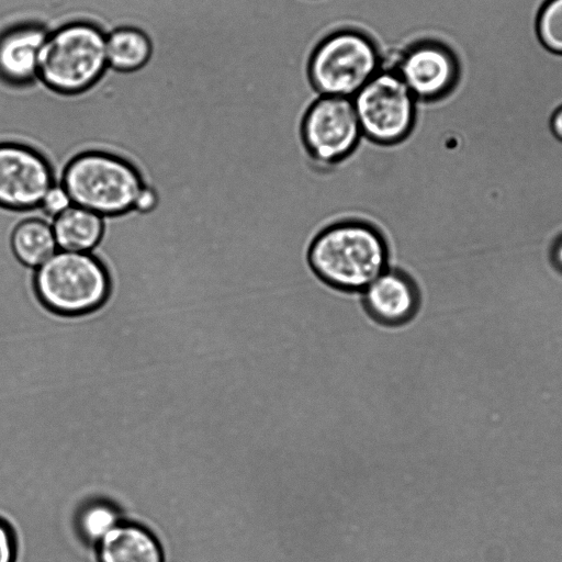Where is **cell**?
<instances>
[{
	"label": "cell",
	"instance_id": "1",
	"mask_svg": "<svg viewBox=\"0 0 562 562\" xmlns=\"http://www.w3.org/2000/svg\"><path fill=\"white\" fill-rule=\"evenodd\" d=\"M540 0H506L469 65L439 166L438 209L465 227L517 212L561 148L562 54L538 34Z\"/></svg>",
	"mask_w": 562,
	"mask_h": 562
},
{
	"label": "cell",
	"instance_id": "2",
	"mask_svg": "<svg viewBox=\"0 0 562 562\" xmlns=\"http://www.w3.org/2000/svg\"><path fill=\"white\" fill-rule=\"evenodd\" d=\"M313 273L329 288L361 293L387 269L391 250L383 232L362 218H344L323 227L306 251Z\"/></svg>",
	"mask_w": 562,
	"mask_h": 562
},
{
	"label": "cell",
	"instance_id": "3",
	"mask_svg": "<svg viewBox=\"0 0 562 562\" xmlns=\"http://www.w3.org/2000/svg\"><path fill=\"white\" fill-rule=\"evenodd\" d=\"M60 184L72 204L101 216L132 210L144 187L132 165L103 151H88L74 158Z\"/></svg>",
	"mask_w": 562,
	"mask_h": 562
},
{
	"label": "cell",
	"instance_id": "4",
	"mask_svg": "<svg viewBox=\"0 0 562 562\" xmlns=\"http://www.w3.org/2000/svg\"><path fill=\"white\" fill-rule=\"evenodd\" d=\"M106 67V36L91 24L75 22L48 35L38 78L54 91L78 93L93 86Z\"/></svg>",
	"mask_w": 562,
	"mask_h": 562
},
{
	"label": "cell",
	"instance_id": "5",
	"mask_svg": "<svg viewBox=\"0 0 562 562\" xmlns=\"http://www.w3.org/2000/svg\"><path fill=\"white\" fill-rule=\"evenodd\" d=\"M37 296L60 315H81L105 301L110 282L100 261L90 252L58 249L35 269Z\"/></svg>",
	"mask_w": 562,
	"mask_h": 562
},
{
	"label": "cell",
	"instance_id": "6",
	"mask_svg": "<svg viewBox=\"0 0 562 562\" xmlns=\"http://www.w3.org/2000/svg\"><path fill=\"white\" fill-rule=\"evenodd\" d=\"M362 137L380 147L405 143L415 125L416 98L401 77L379 71L352 98Z\"/></svg>",
	"mask_w": 562,
	"mask_h": 562
},
{
	"label": "cell",
	"instance_id": "7",
	"mask_svg": "<svg viewBox=\"0 0 562 562\" xmlns=\"http://www.w3.org/2000/svg\"><path fill=\"white\" fill-rule=\"evenodd\" d=\"M379 71L380 59L372 42L349 30L327 36L310 61L312 83L322 97L352 99Z\"/></svg>",
	"mask_w": 562,
	"mask_h": 562
},
{
	"label": "cell",
	"instance_id": "8",
	"mask_svg": "<svg viewBox=\"0 0 562 562\" xmlns=\"http://www.w3.org/2000/svg\"><path fill=\"white\" fill-rule=\"evenodd\" d=\"M362 133L351 98L323 95L304 114L299 142L321 169L348 159L362 143Z\"/></svg>",
	"mask_w": 562,
	"mask_h": 562
},
{
	"label": "cell",
	"instance_id": "9",
	"mask_svg": "<svg viewBox=\"0 0 562 562\" xmlns=\"http://www.w3.org/2000/svg\"><path fill=\"white\" fill-rule=\"evenodd\" d=\"M54 184L48 162L36 150L16 143H0V207H38Z\"/></svg>",
	"mask_w": 562,
	"mask_h": 562
},
{
	"label": "cell",
	"instance_id": "10",
	"mask_svg": "<svg viewBox=\"0 0 562 562\" xmlns=\"http://www.w3.org/2000/svg\"><path fill=\"white\" fill-rule=\"evenodd\" d=\"M368 316L386 327H400L413 321L423 307L422 288L407 271L389 267L361 293Z\"/></svg>",
	"mask_w": 562,
	"mask_h": 562
},
{
	"label": "cell",
	"instance_id": "11",
	"mask_svg": "<svg viewBox=\"0 0 562 562\" xmlns=\"http://www.w3.org/2000/svg\"><path fill=\"white\" fill-rule=\"evenodd\" d=\"M395 74L416 99L431 100L453 86L458 66L453 54L447 47L424 41L413 44L404 52Z\"/></svg>",
	"mask_w": 562,
	"mask_h": 562
},
{
	"label": "cell",
	"instance_id": "12",
	"mask_svg": "<svg viewBox=\"0 0 562 562\" xmlns=\"http://www.w3.org/2000/svg\"><path fill=\"white\" fill-rule=\"evenodd\" d=\"M49 33L35 24H19L0 33V79L25 85L38 78L42 48Z\"/></svg>",
	"mask_w": 562,
	"mask_h": 562
},
{
	"label": "cell",
	"instance_id": "13",
	"mask_svg": "<svg viewBox=\"0 0 562 562\" xmlns=\"http://www.w3.org/2000/svg\"><path fill=\"white\" fill-rule=\"evenodd\" d=\"M97 562H165L158 537L144 525L122 520L95 547Z\"/></svg>",
	"mask_w": 562,
	"mask_h": 562
},
{
	"label": "cell",
	"instance_id": "14",
	"mask_svg": "<svg viewBox=\"0 0 562 562\" xmlns=\"http://www.w3.org/2000/svg\"><path fill=\"white\" fill-rule=\"evenodd\" d=\"M58 249L90 252L103 234L101 215L71 204L52 223Z\"/></svg>",
	"mask_w": 562,
	"mask_h": 562
},
{
	"label": "cell",
	"instance_id": "15",
	"mask_svg": "<svg viewBox=\"0 0 562 562\" xmlns=\"http://www.w3.org/2000/svg\"><path fill=\"white\" fill-rule=\"evenodd\" d=\"M50 220L44 213L21 221L11 235V247L20 262L36 269L57 250Z\"/></svg>",
	"mask_w": 562,
	"mask_h": 562
},
{
	"label": "cell",
	"instance_id": "16",
	"mask_svg": "<svg viewBox=\"0 0 562 562\" xmlns=\"http://www.w3.org/2000/svg\"><path fill=\"white\" fill-rule=\"evenodd\" d=\"M151 53L147 36L134 27H121L106 35L108 65L122 72L142 68Z\"/></svg>",
	"mask_w": 562,
	"mask_h": 562
},
{
	"label": "cell",
	"instance_id": "17",
	"mask_svg": "<svg viewBox=\"0 0 562 562\" xmlns=\"http://www.w3.org/2000/svg\"><path fill=\"white\" fill-rule=\"evenodd\" d=\"M122 520V515L115 504L104 499H94L80 507L76 527L83 542L95 547Z\"/></svg>",
	"mask_w": 562,
	"mask_h": 562
},
{
	"label": "cell",
	"instance_id": "18",
	"mask_svg": "<svg viewBox=\"0 0 562 562\" xmlns=\"http://www.w3.org/2000/svg\"><path fill=\"white\" fill-rule=\"evenodd\" d=\"M538 34L543 45L562 54V0H548L540 10Z\"/></svg>",
	"mask_w": 562,
	"mask_h": 562
},
{
	"label": "cell",
	"instance_id": "19",
	"mask_svg": "<svg viewBox=\"0 0 562 562\" xmlns=\"http://www.w3.org/2000/svg\"><path fill=\"white\" fill-rule=\"evenodd\" d=\"M71 200L61 184H54L44 196L40 207L50 220L71 205Z\"/></svg>",
	"mask_w": 562,
	"mask_h": 562
},
{
	"label": "cell",
	"instance_id": "20",
	"mask_svg": "<svg viewBox=\"0 0 562 562\" xmlns=\"http://www.w3.org/2000/svg\"><path fill=\"white\" fill-rule=\"evenodd\" d=\"M16 542L13 531L0 519V562H15Z\"/></svg>",
	"mask_w": 562,
	"mask_h": 562
},
{
	"label": "cell",
	"instance_id": "21",
	"mask_svg": "<svg viewBox=\"0 0 562 562\" xmlns=\"http://www.w3.org/2000/svg\"><path fill=\"white\" fill-rule=\"evenodd\" d=\"M551 259L557 270L562 273V236L557 239L552 247Z\"/></svg>",
	"mask_w": 562,
	"mask_h": 562
},
{
	"label": "cell",
	"instance_id": "22",
	"mask_svg": "<svg viewBox=\"0 0 562 562\" xmlns=\"http://www.w3.org/2000/svg\"><path fill=\"white\" fill-rule=\"evenodd\" d=\"M551 128L553 134L562 140V106L555 111L551 119Z\"/></svg>",
	"mask_w": 562,
	"mask_h": 562
},
{
	"label": "cell",
	"instance_id": "23",
	"mask_svg": "<svg viewBox=\"0 0 562 562\" xmlns=\"http://www.w3.org/2000/svg\"><path fill=\"white\" fill-rule=\"evenodd\" d=\"M11 86H16V85H9V83H7V85H5V91H4V98H5V99H7V94H8L9 88H10ZM19 86H20V85H19ZM2 117H3V114H2ZM1 130H2V120H1V122H0V143H4V142L2 140Z\"/></svg>",
	"mask_w": 562,
	"mask_h": 562
},
{
	"label": "cell",
	"instance_id": "24",
	"mask_svg": "<svg viewBox=\"0 0 562 562\" xmlns=\"http://www.w3.org/2000/svg\"><path fill=\"white\" fill-rule=\"evenodd\" d=\"M7 82H4V87H5Z\"/></svg>",
	"mask_w": 562,
	"mask_h": 562
}]
</instances>
